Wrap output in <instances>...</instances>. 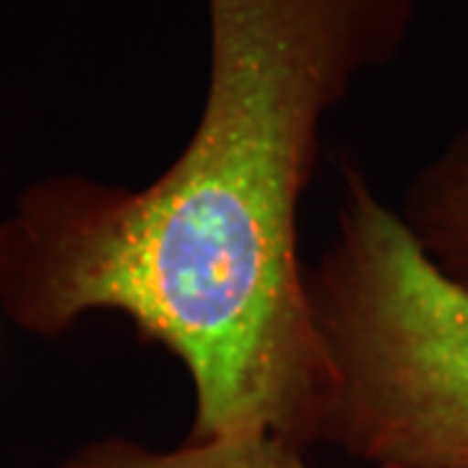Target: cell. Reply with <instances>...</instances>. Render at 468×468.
Here are the masks:
<instances>
[{
    "mask_svg": "<svg viewBox=\"0 0 468 468\" xmlns=\"http://www.w3.org/2000/svg\"><path fill=\"white\" fill-rule=\"evenodd\" d=\"M208 79L185 149L144 187L55 175L0 221V307L42 338L112 310L180 359L187 440L315 445L331 367L300 258L320 135L401 55L419 0H203Z\"/></svg>",
    "mask_w": 468,
    "mask_h": 468,
    "instance_id": "cell-1",
    "label": "cell"
},
{
    "mask_svg": "<svg viewBox=\"0 0 468 468\" xmlns=\"http://www.w3.org/2000/svg\"><path fill=\"white\" fill-rule=\"evenodd\" d=\"M307 297L331 367L315 445L369 468L468 466V292L356 165Z\"/></svg>",
    "mask_w": 468,
    "mask_h": 468,
    "instance_id": "cell-2",
    "label": "cell"
},
{
    "mask_svg": "<svg viewBox=\"0 0 468 468\" xmlns=\"http://www.w3.org/2000/svg\"><path fill=\"white\" fill-rule=\"evenodd\" d=\"M399 214L432 266L468 292V125L414 175Z\"/></svg>",
    "mask_w": 468,
    "mask_h": 468,
    "instance_id": "cell-3",
    "label": "cell"
},
{
    "mask_svg": "<svg viewBox=\"0 0 468 468\" xmlns=\"http://www.w3.org/2000/svg\"><path fill=\"white\" fill-rule=\"evenodd\" d=\"M300 448L279 437L187 440L154 451L128 437H101L70 452L58 468H304Z\"/></svg>",
    "mask_w": 468,
    "mask_h": 468,
    "instance_id": "cell-4",
    "label": "cell"
},
{
    "mask_svg": "<svg viewBox=\"0 0 468 468\" xmlns=\"http://www.w3.org/2000/svg\"><path fill=\"white\" fill-rule=\"evenodd\" d=\"M304 468H313V466H304ZM452 468H468V466H452Z\"/></svg>",
    "mask_w": 468,
    "mask_h": 468,
    "instance_id": "cell-5",
    "label": "cell"
}]
</instances>
